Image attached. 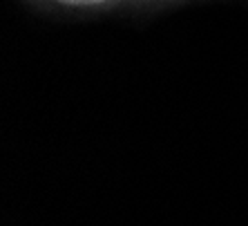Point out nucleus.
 I'll use <instances>...</instances> for the list:
<instances>
[{"label":"nucleus","instance_id":"obj_2","mask_svg":"<svg viewBox=\"0 0 248 226\" xmlns=\"http://www.w3.org/2000/svg\"><path fill=\"white\" fill-rule=\"evenodd\" d=\"M168 7H172V5H181V2H188V0H166Z\"/></svg>","mask_w":248,"mask_h":226},{"label":"nucleus","instance_id":"obj_1","mask_svg":"<svg viewBox=\"0 0 248 226\" xmlns=\"http://www.w3.org/2000/svg\"><path fill=\"white\" fill-rule=\"evenodd\" d=\"M29 7L54 14H114L166 9V0H25Z\"/></svg>","mask_w":248,"mask_h":226}]
</instances>
